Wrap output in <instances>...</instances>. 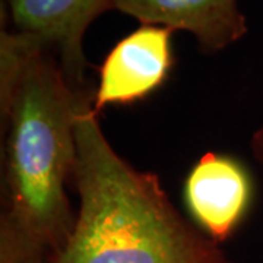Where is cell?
Instances as JSON below:
<instances>
[{
  "instance_id": "cell-1",
  "label": "cell",
  "mask_w": 263,
  "mask_h": 263,
  "mask_svg": "<svg viewBox=\"0 0 263 263\" xmlns=\"http://www.w3.org/2000/svg\"><path fill=\"white\" fill-rule=\"evenodd\" d=\"M0 59L10 202L2 228L56 260L75 226L66 181L73 177L76 120L95 92L75 89L53 51L31 34L2 31Z\"/></svg>"
},
{
  "instance_id": "cell-2",
  "label": "cell",
  "mask_w": 263,
  "mask_h": 263,
  "mask_svg": "<svg viewBox=\"0 0 263 263\" xmlns=\"http://www.w3.org/2000/svg\"><path fill=\"white\" fill-rule=\"evenodd\" d=\"M75 142L79 211L54 263H235L180 214L155 174L114 151L92 103L78 116Z\"/></svg>"
},
{
  "instance_id": "cell-3",
  "label": "cell",
  "mask_w": 263,
  "mask_h": 263,
  "mask_svg": "<svg viewBox=\"0 0 263 263\" xmlns=\"http://www.w3.org/2000/svg\"><path fill=\"white\" fill-rule=\"evenodd\" d=\"M173 29L141 25L114 46L100 67L94 94L97 116L107 105L132 104L158 89L173 69Z\"/></svg>"
},
{
  "instance_id": "cell-4",
  "label": "cell",
  "mask_w": 263,
  "mask_h": 263,
  "mask_svg": "<svg viewBox=\"0 0 263 263\" xmlns=\"http://www.w3.org/2000/svg\"><path fill=\"white\" fill-rule=\"evenodd\" d=\"M252 197L253 184L245 165L222 154L202 155L184 181V203L190 216L218 245L241 224Z\"/></svg>"
},
{
  "instance_id": "cell-5",
  "label": "cell",
  "mask_w": 263,
  "mask_h": 263,
  "mask_svg": "<svg viewBox=\"0 0 263 263\" xmlns=\"http://www.w3.org/2000/svg\"><path fill=\"white\" fill-rule=\"evenodd\" d=\"M10 16L19 32L40 38L59 56L70 85L81 92L86 89L84 56L85 31L103 12L113 9V0H8Z\"/></svg>"
},
{
  "instance_id": "cell-6",
  "label": "cell",
  "mask_w": 263,
  "mask_h": 263,
  "mask_svg": "<svg viewBox=\"0 0 263 263\" xmlns=\"http://www.w3.org/2000/svg\"><path fill=\"white\" fill-rule=\"evenodd\" d=\"M113 9L142 25L187 31L203 53L230 47L249 29L238 0H113Z\"/></svg>"
},
{
  "instance_id": "cell-7",
  "label": "cell",
  "mask_w": 263,
  "mask_h": 263,
  "mask_svg": "<svg viewBox=\"0 0 263 263\" xmlns=\"http://www.w3.org/2000/svg\"><path fill=\"white\" fill-rule=\"evenodd\" d=\"M250 149L253 154L254 160L260 165L263 171V126H260L257 130L254 132L250 141Z\"/></svg>"
}]
</instances>
